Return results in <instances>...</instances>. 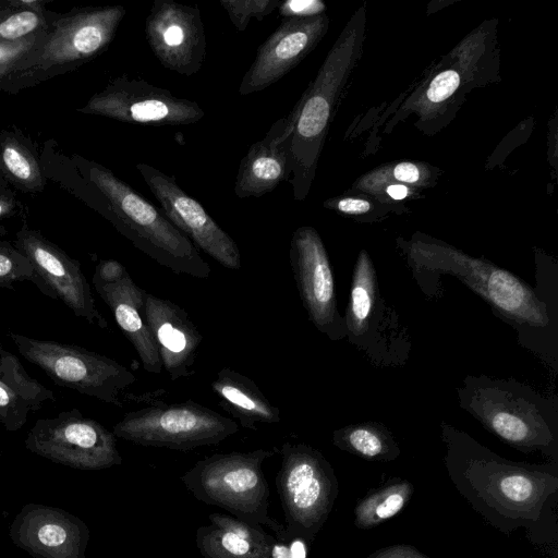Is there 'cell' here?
<instances>
[{"mask_svg":"<svg viewBox=\"0 0 558 558\" xmlns=\"http://www.w3.org/2000/svg\"><path fill=\"white\" fill-rule=\"evenodd\" d=\"M281 457L276 486L284 512V541H311L335 497V477L323 454L306 444L274 448Z\"/></svg>","mask_w":558,"mask_h":558,"instance_id":"cell-8","label":"cell"},{"mask_svg":"<svg viewBox=\"0 0 558 558\" xmlns=\"http://www.w3.org/2000/svg\"><path fill=\"white\" fill-rule=\"evenodd\" d=\"M327 27L328 19L324 14L281 19L278 28L257 49L240 83L239 94L260 92L282 78L311 52Z\"/></svg>","mask_w":558,"mask_h":558,"instance_id":"cell-19","label":"cell"},{"mask_svg":"<svg viewBox=\"0 0 558 558\" xmlns=\"http://www.w3.org/2000/svg\"><path fill=\"white\" fill-rule=\"evenodd\" d=\"M136 169L159 202L162 214L179 231L221 266L241 268V254L234 240L173 177L146 163H137Z\"/></svg>","mask_w":558,"mask_h":558,"instance_id":"cell-14","label":"cell"},{"mask_svg":"<svg viewBox=\"0 0 558 558\" xmlns=\"http://www.w3.org/2000/svg\"><path fill=\"white\" fill-rule=\"evenodd\" d=\"M289 259L300 299L314 327L330 340L347 337L344 318L337 305L330 260L313 227L303 226L293 232Z\"/></svg>","mask_w":558,"mask_h":558,"instance_id":"cell-13","label":"cell"},{"mask_svg":"<svg viewBox=\"0 0 558 558\" xmlns=\"http://www.w3.org/2000/svg\"><path fill=\"white\" fill-rule=\"evenodd\" d=\"M291 124L277 120L266 136L253 143L239 165L234 193L239 198L259 197L292 175Z\"/></svg>","mask_w":558,"mask_h":558,"instance_id":"cell-21","label":"cell"},{"mask_svg":"<svg viewBox=\"0 0 558 558\" xmlns=\"http://www.w3.org/2000/svg\"><path fill=\"white\" fill-rule=\"evenodd\" d=\"M460 85V75L454 70H446L437 74L430 82L426 97L438 104L449 98Z\"/></svg>","mask_w":558,"mask_h":558,"instance_id":"cell-32","label":"cell"},{"mask_svg":"<svg viewBox=\"0 0 558 558\" xmlns=\"http://www.w3.org/2000/svg\"><path fill=\"white\" fill-rule=\"evenodd\" d=\"M502 494L513 501H524L534 492L533 482L521 473H510L500 481Z\"/></svg>","mask_w":558,"mask_h":558,"instance_id":"cell-33","label":"cell"},{"mask_svg":"<svg viewBox=\"0 0 558 558\" xmlns=\"http://www.w3.org/2000/svg\"><path fill=\"white\" fill-rule=\"evenodd\" d=\"M220 4L227 11L234 27L243 32L251 19L262 21L275 9H278L279 0H220Z\"/></svg>","mask_w":558,"mask_h":558,"instance_id":"cell-31","label":"cell"},{"mask_svg":"<svg viewBox=\"0 0 558 558\" xmlns=\"http://www.w3.org/2000/svg\"><path fill=\"white\" fill-rule=\"evenodd\" d=\"M125 13L123 5H105L75 9L52 17L39 47L1 89H17L26 82L37 83L94 59L108 48Z\"/></svg>","mask_w":558,"mask_h":558,"instance_id":"cell-6","label":"cell"},{"mask_svg":"<svg viewBox=\"0 0 558 558\" xmlns=\"http://www.w3.org/2000/svg\"><path fill=\"white\" fill-rule=\"evenodd\" d=\"M88 177L109 204L110 221L136 248L175 275L209 277L198 248L162 211L101 165H93Z\"/></svg>","mask_w":558,"mask_h":558,"instance_id":"cell-3","label":"cell"},{"mask_svg":"<svg viewBox=\"0 0 558 558\" xmlns=\"http://www.w3.org/2000/svg\"><path fill=\"white\" fill-rule=\"evenodd\" d=\"M210 523L196 530V546L203 558H274L277 539L262 525L232 515L210 513Z\"/></svg>","mask_w":558,"mask_h":558,"instance_id":"cell-22","label":"cell"},{"mask_svg":"<svg viewBox=\"0 0 558 558\" xmlns=\"http://www.w3.org/2000/svg\"><path fill=\"white\" fill-rule=\"evenodd\" d=\"M45 1H0V43L15 41L45 32L52 17L45 10Z\"/></svg>","mask_w":558,"mask_h":558,"instance_id":"cell-25","label":"cell"},{"mask_svg":"<svg viewBox=\"0 0 558 558\" xmlns=\"http://www.w3.org/2000/svg\"><path fill=\"white\" fill-rule=\"evenodd\" d=\"M219 405L244 428L257 430V424L281 422L280 411L247 376L222 367L211 381Z\"/></svg>","mask_w":558,"mask_h":558,"instance_id":"cell-24","label":"cell"},{"mask_svg":"<svg viewBox=\"0 0 558 558\" xmlns=\"http://www.w3.org/2000/svg\"><path fill=\"white\" fill-rule=\"evenodd\" d=\"M239 430L233 420L193 400L126 412L114 424L116 437L145 447L189 451L217 445Z\"/></svg>","mask_w":558,"mask_h":558,"instance_id":"cell-7","label":"cell"},{"mask_svg":"<svg viewBox=\"0 0 558 558\" xmlns=\"http://www.w3.org/2000/svg\"><path fill=\"white\" fill-rule=\"evenodd\" d=\"M24 444L32 453L84 471L122 463L114 434L76 409L37 420Z\"/></svg>","mask_w":558,"mask_h":558,"instance_id":"cell-10","label":"cell"},{"mask_svg":"<svg viewBox=\"0 0 558 558\" xmlns=\"http://www.w3.org/2000/svg\"><path fill=\"white\" fill-rule=\"evenodd\" d=\"M9 536L34 558H86L89 529L63 509L27 504L12 521Z\"/></svg>","mask_w":558,"mask_h":558,"instance_id":"cell-18","label":"cell"},{"mask_svg":"<svg viewBox=\"0 0 558 558\" xmlns=\"http://www.w3.org/2000/svg\"><path fill=\"white\" fill-rule=\"evenodd\" d=\"M145 37L159 62L182 75H193L206 54L199 9L173 0H155L145 21Z\"/></svg>","mask_w":558,"mask_h":558,"instance_id":"cell-15","label":"cell"},{"mask_svg":"<svg viewBox=\"0 0 558 558\" xmlns=\"http://www.w3.org/2000/svg\"><path fill=\"white\" fill-rule=\"evenodd\" d=\"M359 26L353 27V20L347 25L317 76L287 116L293 162L290 183L295 201L306 197L314 179L333 107L353 61Z\"/></svg>","mask_w":558,"mask_h":558,"instance_id":"cell-4","label":"cell"},{"mask_svg":"<svg viewBox=\"0 0 558 558\" xmlns=\"http://www.w3.org/2000/svg\"><path fill=\"white\" fill-rule=\"evenodd\" d=\"M390 175L399 182L416 183L422 178V171L412 162H401L392 169Z\"/></svg>","mask_w":558,"mask_h":558,"instance_id":"cell-36","label":"cell"},{"mask_svg":"<svg viewBox=\"0 0 558 558\" xmlns=\"http://www.w3.org/2000/svg\"><path fill=\"white\" fill-rule=\"evenodd\" d=\"M145 319L156 341L162 368L171 380L191 377L203 340L184 308L146 291Z\"/></svg>","mask_w":558,"mask_h":558,"instance_id":"cell-20","label":"cell"},{"mask_svg":"<svg viewBox=\"0 0 558 558\" xmlns=\"http://www.w3.org/2000/svg\"><path fill=\"white\" fill-rule=\"evenodd\" d=\"M54 395L23 367L20 360L0 345V424L19 430L31 412L39 410Z\"/></svg>","mask_w":558,"mask_h":558,"instance_id":"cell-23","label":"cell"},{"mask_svg":"<svg viewBox=\"0 0 558 558\" xmlns=\"http://www.w3.org/2000/svg\"><path fill=\"white\" fill-rule=\"evenodd\" d=\"M332 207L349 215H362L371 209V204L366 199L345 197L332 202Z\"/></svg>","mask_w":558,"mask_h":558,"instance_id":"cell-35","label":"cell"},{"mask_svg":"<svg viewBox=\"0 0 558 558\" xmlns=\"http://www.w3.org/2000/svg\"><path fill=\"white\" fill-rule=\"evenodd\" d=\"M379 558H425L412 549L404 547L392 548L383 553Z\"/></svg>","mask_w":558,"mask_h":558,"instance_id":"cell-37","label":"cell"},{"mask_svg":"<svg viewBox=\"0 0 558 558\" xmlns=\"http://www.w3.org/2000/svg\"><path fill=\"white\" fill-rule=\"evenodd\" d=\"M333 444L365 458H378L395 448V441L385 425L364 422L347 425L333 432Z\"/></svg>","mask_w":558,"mask_h":558,"instance_id":"cell-26","label":"cell"},{"mask_svg":"<svg viewBox=\"0 0 558 558\" xmlns=\"http://www.w3.org/2000/svg\"><path fill=\"white\" fill-rule=\"evenodd\" d=\"M460 407L487 430L520 449L548 450L558 435L556 397L512 378L466 376L457 389Z\"/></svg>","mask_w":558,"mask_h":558,"instance_id":"cell-2","label":"cell"},{"mask_svg":"<svg viewBox=\"0 0 558 558\" xmlns=\"http://www.w3.org/2000/svg\"><path fill=\"white\" fill-rule=\"evenodd\" d=\"M275 450L215 453L197 461L180 480L193 496L217 506L246 523L266 525L277 541H284V525L268 513L269 485L263 462Z\"/></svg>","mask_w":558,"mask_h":558,"instance_id":"cell-5","label":"cell"},{"mask_svg":"<svg viewBox=\"0 0 558 558\" xmlns=\"http://www.w3.org/2000/svg\"><path fill=\"white\" fill-rule=\"evenodd\" d=\"M48 29L15 41L0 43V89L21 64L39 47Z\"/></svg>","mask_w":558,"mask_h":558,"instance_id":"cell-30","label":"cell"},{"mask_svg":"<svg viewBox=\"0 0 558 558\" xmlns=\"http://www.w3.org/2000/svg\"><path fill=\"white\" fill-rule=\"evenodd\" d=\"M324 10L325 4L319 0H287L278 7L281 19L316 16Z\"/></svg>","mask_w":558,"mask_h":558,"instance_id":"cell-34","label":"cell"},{"mask_svg":"<svg viewBox=\"0 0 558 558\" xmlns=\"http://www.w3.org/2000/svg\"><path fill=\"white\" fill-rule=\"evenodd\" d=\"M22 281H31L41 293L56 299L29 259L12 244L0 241V287L12 288Z\"/></svg>","mask_w":558,"mask_h":558,"instance_id":"cell-29","label":"cell"},{"mask_svg":"<svg viewBox=\"0 0 558 558\" xmlns=\"http://www.w3.org/2000/svg\"><path fill=\"white\" fill-rule=\"evenodd\" d=\"M14 199L4 193H0V218L11 215L15 210Z\"/></svg>","mask_w":558,"mask_h":558,"instance_id":"cell-38","label":"cell"},{"mask_svg":"<svg viewBox=\"0 0 558 558\" xmlns=\"http://www.w3.org/2000/svg\"><path fill=\"white\" fill-rule=\"evenodd\" d=\"M0 168L23 190L34 192L43 187L41 171L34 155L11 135L0 142Z\"/></svg>","mask_w":558,"mask_h":558,"instance_id":"cell-27","label":"cell"},{"mask_svg":"<svg viewBox=\"0 0 558 558\" xmlns=\"http://www.w3.org/2000/svg\"><path fill=\"white\" fill-rule=\"evenodd\" d=\"M409 187L403 184H390L386 189V193L393 199H403L409 195Z\"/></svg>","mask_w":558,"mask_h":558,"instance_id":"cell-39","label":"cell"},{"mask_svg":"<svg viewBox=\"0 0 558 558\" xmlns=\"http://www.w3.org/2000/svg\"><path fill=\"white\" fill-rule=\"evenodd\" d=\"M413 277L429 296L439 294L440 275H451L480 295L511 326L518 342L555 372L558 368V280L548 263L536 266V287L485 259L456 248L416 241L405 250Z\"/></svg>","mask_w":558,"mask_h":558,"instance_id":"cell-1","label":"cell"},{"mask_svg":"<svg viewBox=\"0 0 558 558\" xmlns=\"http://www.w3.org/2000/svg\"><path fill=\"white\" fill-rule=\"evenodd\" d=\"M92 282L97 294L113 314L119 328L137 352L144 369L160 374L162 364L158 348L145 319L146 291L140 288L126 268L114 259L100 260Z\"/></svg>","mask_w":558,"mask_h":558,"instance_id":"cell-17","label":"cell"},{"mask_svg":"<svg viewBox=\"0 0 558 558\" xmlns=\"http://www.w3.org/2000/svg\"><path fill=\"white\" fill-rule=\"evenodd\" d=\"M15 247L29 259L54 298L61 300L76 317L100 328L107 327L78 260L71 258L38 231L26 227L16 233Z\"/></svg>","mask_w":558,"mask_h":558,"instance_id":"cell-16","label":"cell"},{"mask_svg":"<svg viewBox=\"0 0 558 558\" xmlns=\"http://www.w3.org/2000/svg\"><path fill=\"white\" fill-rule=\"evenodd\" d=\"M80 111L142 125L193 124L205 116L197 102L126 75L111 81Z\"/></svg>","mask_w":558,"mask_h":558,"instance_id":"cell-12","label":"cell"},{"mask_svg":"<svg viewBox=\"0 0 558 558\" xmlns=\"http://www.w3.org/2000/svg\"><path fill=\"white\" fill-rule=\"evenodd\" d=\"M410 496V487L398 484L365 499L356 510L357 522L365 526L377 524L397 514Z\"/></svg>","mask_w":558,"mask_h":558,"instance_id":"cell-28","label":"cell"},{"mask_svg":"<svg viewBox=\"0 0 558 558\" xmlns=\"http://www.w3.org/2000/svg\"><path fill=\"white\" fill-rule=\"evenodd\" d=\"M349 341L375 363L401 361V342L392 338L400 328L396 312L381 298L375 266L362 250L351 280L350 298L343 316Z\"/></svg>","mask_w":558,"mask_h":558,"instance_id":"cell-11","label":"cell"},{"mask_svg":"<svg viewBox=\"0 0 558 558\" xmlns=\"http://www.w3.org/2000/svg\"><path fill=\"white\" fill-rule=\"evenodd\" d=\"M20 354L56 384L121 408L122 392L135 375L117 361L82 347L40 340L10 331Z\"/></svg>","mask_w":558,"mask_h":558,"instance_id":"cell-9","label":"cell"}]
</instances>
